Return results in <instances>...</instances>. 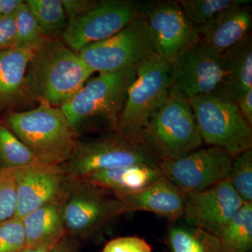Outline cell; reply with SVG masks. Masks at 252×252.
Masks as SVG:
<instances>
[{
  "instance_id": "cell-1",
  "label": "cell",
  "mask_w": 252,
  "mask_h": 252,
  "mask_svg": "<svg viewBox=\"0 0 252 252\" xmlns=\"http://www.w3.org/2000/svg\"><path fill=\"white\" fill-rule=\"evenodd\" d=\"M94 72L59 39H47L34 50L28 65L27 85L32 102L44 100L63 107L84 87Z\"/></svg>"
},
{
  "instance_id": "cell-2",
  "label": "cell",
  "mask_w": 252,
  "mask_h": 252,
  "mask_svg": "<svg viewBox=\"0 0 252 252\" xmlns=\"http://www.w3.org/2000/svg\"><path fill=\"white\" fill-rule=\"evenodd\" d=\"M1 122L45 166L65 163L80 137L62 109L44 100L39 101L37 107L31 110L5 113Z\"/></svg>"
},
{
  "instance_id": "cell-3",
  "label": "cell",
  "mask_w": 252,
  "mask_h": 252,
  "mask_svg": "<svg viewBox=\"0 0 252 252\" xmlns=\"http://www.w3.org/2000/svg\"><path fill=\"white\" fill-rule=\"evenodd\" d=\"M136 77V66L99 73L61 107L79 137L98 129L116 130L129 89Z\"/></svg>"
},
{
  "instance_id": "cell-4",
  "label": "cell",
  "mask_w": 252,
  "mask_h": 252,
  "mask_svg": "<svg viewBox=\"0 0 252 252\" xmlns=\"http://www.w3.org/2000/svg\"><path fill=\"white\" fill-rule=\"evenodd\" d=\"M160 162L143 142L112 131L99 138L79 139L72 157L59 167L69 180H79L102 170Z\"/></svg>"
},
{
  "instance_id": "cell-5",
  "label": "cell",
  "mask_w": 252,
  "mask_h": 252,
  "mask_svg": "<svg viewBox=\"0 0 252 252\" xmlns=\"http://www.w3.org/2000/svg\"><path fill=\"white\" fill-rule=\"evenodd\" d=\"M170 84V64L158 55L139 64L115 132L144 143V129L168 99Z\"/></svg>"
},
{
  "instance_id": "cell-6",
  "label": "cell",
  "mask_w": 252,
  "mask_h": 252,
  "mask_svg": "<svg viewBox=\"0 0 252 252\" xmlns=\"http://www.w3.org/2000/svg\"><path fill=\"white\" fill-rule=\"evenodd\" d=\"M143 141L161 161L175 160L201 148L203 140L189 100L169 97L149 120Z\"/></svg>"
},
{
  "instance_id": "cell-7",
  "label": "cell",
  "mask_w": 252,
  "mask_h": 252,
  "mask_svg": "<svg viewBox=\"0 0 252 252\" xmlns=\"http://www.w3.org/2000/svg\"><path fill=\"white\" fill-rule=\"evenodd\" d=\"M199 133L209 147L223 149L235 158L252 149V127L236 103L209 94L189 99Z\"/></svg>"
},
{
  "instance_id": "cell-8",
  "label": "cell",
  "mask_w": 252,
  "mask_h": 252,
  "mask_svg": "<svg viewBox=\"0 0 252 252\" xmlns=\"http://www.w3.org/2000/svg\"><path fill=\"white\" fill-rule=\"evenodd\" d=\"M124 214L115 193L87 181L69 179L63 207L66 235L85 240Z\"/></svg>"
},
{
  "instance_id": "cell-9",
  "label": "cell",
  "mask_w": 252,
  "mask_h": 252,
  "mask_svg": "<svg viewBox=\"0 0 252 252\" xmlns=\"http://www.w3.org/2000/svg\"><path fill=\"white\" fill-rule=\"evenodd\" d=\"M78 54L94 72L103 73L137 67L157 54L148 26L139 13L117 34L86 46Z\"/></svg>"
},
{
  "instance_id": "cell-10",
  "label": "cell",
  "mask_w": 252,
  "mask_h": 252,
  "mask_svg": "<svg viewBox=\"0 0 252 252\" xmlns=\"http://www.w3.org/2000/svg\"><path fill=\"white\" fill-rule=\"evenodd\" d=\"M139 15V2L132 0L95 1L90 9L69 20L61 40L76 54L86 46L109 39Z\"/></svg>"
},
{
  "instance_id": "cell-11",
  "label": "cell",
  "mask_w": 252,
  "mask_h": 252,
  "mask_svg": "<svg viewBox=\"0 0 252 252\" xmlns=\"http://www.w3.org/2000/svg\"><path fill=\"white\" fill-rule=\"evenodd\" d=\"M139 13L152 34L156 54L169 64L199 41L197 28L186 17L178 1L139 3Z\"/></svg>"
},
{
  "instance_id": "cell-12",
  "label": "cell",
  "mask_w": 252,
  "mask_h": 252,
  "mask_svg": "<svg viewBox=\"0 0 252 252\" xmlns=\"http://www.w3.org/2000/svg\"><path fill=\"white\" fill-rule=\"evenodd\" d=\"M225 76L220 56L198 42L170 63L169 97L189 100L212 94Z\"/></svg>"
},
{
  "instance_id": "cell-13",
  "label": "cell",
  "mask_w": 252,
  "mask_h": 252,
  "mask_svg": "<svg viewBox=\"0 0 252 252\" xmlns=\"http://www.w3.org/2000/svg\"><path fill=\"white\" fill-rule=\"evenodd\" d=\"M233 160L223 149L209 147L175 160H162L160 168L182 191L195 193L228 180Z\"/></svg>"
},
{
  "instance_id": "cell-14",
  "label": "cell",
  "mask_w": 252,
  "mask_h": 252,
  "mask_svg": "<svg viewBox=\"0 0 252 252\" xmlns=\"http://www.w3.org/2000/svg\"><path fill=\"white\" fill-rule=\"evenodd\" d=\"M244 203L226 180L201 191L186 193L182 219L187 225L219 237Z\"/></svg>"
},
{
  "instance_id": "cell-15",
  "label": "cell",
  "mask_w": 252,
  "mask_h": 252,
  "mask_svg": "<svg viewBox=\"0 0 252 252\" xmlns=\"http://www.w3.org/2000/svg\"><path fill=\"white\" fill-rule=\"evenodd\" d=\"M13 171L17 203L15 217L21 220L63 195L69 183V179L59 167L38 164Z\"/></svg>"
},
{
  "instance_id": "cell-16",
  "label": "cell",
  "mask_w": 252,
  "mask_h": 252,
  "mask_svg": "<svg viewBox=\"0 0 252 252\" xmlns=\"http://www.w3.org/2000/svg\"><path fill=\"white\" fill-rule=\"evenodd\" d=\"M117 195L126 213L152 212L172 222L183 218L186 193L164 176L138 191Z\"/></svg>"
},
{
  "instance_id": "cell-17",
  "label": "cell",
  "mask_w": 252,
  "mask_h": 252,
  "mask_svg": "<svg viewBox=\"0 0 252 252\" xmlns=\"http://www.w3.org/2000/svg\"><path fill=\"white\" fill-rule=\"evenodd\" d=\"M252 26L250 5L230 8L196 28L198 42L220 56L249 35Z\"/></svg>"
},
{
  "instance_id": "cell-18",
  "label": "cell",
  "mask_w": 252,
  "mask_h": 252,
  "mask_svg": "<svg viewBox=\"0 0 252 252\" xmlns=\"http://www.w3.org/2000/svg\"><path fill=\"white\" fill-rule=\"evenodd\" d=\"M34 51L18 48L0 51V114L31 102L26 74Z\"/></svg>"
},
{
  "instance_id": "cell-19",
  "label": "cell",
  "mask_w": 252,
  "mask_h": 252,
  "mask_svg": "<svg viewBox=\"0 0 252 252\" xmlns=\"http://www.w3.org/2000/svg\"><path fill=\"white\" fill-rule=\"evenodd\" d=\"M224 79L212 94L235 102L239 96L252 89V38L243 40L220 55Z\"/></svg>"
},
{
  "instance_id": "cell-20",
  "label": "cell",
  "mask_w": 252,
  "mask_h": 252,
  "mask_svg": "<svg viewBox=\"0 0 252 252\" xmlns=\"http://www.w3.org/2000/svg\"><path fill=\"white\" fill-rule=\"evenodd\" d=\"M162 177L160 165L136 164L94 172L79 180L122 195L138 191Z\"/></svg>"
},
{
  "instance_id": "cell-21",
  "label": "cell",
  "mask_w": 252,
  "mask_h": 252,
  "mask_svg": "<svg viewBox=\"0 0 252 252\" xmlns=\"http://www.w3.org/2000/svg\"><path fill=\"white\" fill-rule=\"evenodd\" d=\"M65 193L28 214L21 220L26 246L56 243L65 235L63 223Z\"/></svg>"
},
{
  "instance_id": "cell-22",
  "label": "cell",
  "mask_w": 252,
  "mask_h": 252,
  "mask_svg": "<svg viewBox=\"0 0 252 252\" xmlns=\"http://www.w3.org/2000/svg\"><path fill=\"white\" fill-rule=\"evenodd\" d=\"M167 243L172 252H230L219 237L188 225H172Z\"/></svg>"
},
{
  "instance_id": "cell-23",
  "label": "cell",
  "mask_w": 252,
  "mask_h": 252,
  "mask_svg": "<svg viewBox=\"0 0 252 252\" xmlns=\"http://www.w3.org/2000/svg\"><path fill=\"white\" fill-rule=\"evenodd\" d=\"M219 238L230 252H252V203L243 204L223 227Z\"/></svg>"
},
{
  "instance_id": "cell-24",
  "label": "cell",
  "mask_w": 252,
  "mask_h": 252,
  "mask_svg": "<svg viewBox=\"0 0 252 252\" xmlns=\"http://www.w3.org/2000/svg\"><path fill=\"white\" fill-rule=\"evenodd\" d=\"M43 34L49 39H59L67 25L62 0H27Z\"/></svg>"
},
{
  "instance_id": "cell-25",
  "label": "cell",
  "mask_w": 252,
  "mask_h": 252,
  "mask_svg": "<svg viewBox=\"0 0 252 252\" xmlns=\"http://www.w3.org/2000/svg\"><path fill=\"white\" fill-rule=\"evenodd\" d=\"M38 164L31 150L0 121V168L15 170Z\"/></svg>"
},
{
  "instance_id": "cell-26",
  "label": "cell",
  "mask_w": 252,
  "mask_h": 252,
  "mask_svg": "<svg viewBox=\"0 0 252 252\" xmlns=\"http://www.w3.org/2000/svg\"><path fill=\"white\" fill-rule=\"evenodd\" d=\"M184 14L195 28L205 24L224 10L251 4V0H179Z\"/></svg>"
},
{
  "instance_id": "cell-27",
  "label": "cell",
  "mask_w": 252,
  "mask_h": 252,
  "mask_svg": "<svg viewBox=\"0 0 252 252\" xmlns=\"http://www.w3.org/2000/svg\"><path fill=\"white\" fill-rule=\"evenodd\" d=\"M14 16L16 31V48L35 50L49 39L43 34L26 1L18 6Z\"/></svg>"
},
{
  "instance_id": "cell-28",
  "label": "cell",
  "mask_w": 252,
  "mask_h": 252,
  "mask_svg": "<svg viewBox=\"0 0 252 252\" xmlns=\"http://www.w3.org/2000/svg\"><path fill=\"white\" fill-rule=\"evenodd\" d=\"M228 180L244 203H252V149L233 158Z\"/></svg>"
},
{
  "instance_id": "cell-29",
  "label": "cell",
  "mask_w": 252,
  "mask_h": 252,
  "mask_svg": "<svg viewBox=\"0 0 252 252\" xmlns=\"http://www.w3.org/2000/svg\"><path fill=\"white\" fill-rule=\"evenodd\" d=\"M26 247L21 219L14 217L0 222V252H19Z\"/></svg>"
},
{
  "instance_id": "cell-30",
  "label": "cell",
  "mask_w": 252,
  "mask_h": 252,
  "mask_svg": "<svg viewBox=\"0 0 252 252\" xmlns=\"http://www.w3.org/2000/svg\"><path fill=\"white\" fill-rule=\"evenodd\" d=\"M16 205L14 171L0 168V222L15 217Z\"/></svg>"
},
{
  "instance_id": "cell-31",
  "label": "cell",
  "mask_w": 252,
  "mask_h": 252,
  "mask_svg": "<svg viewBox=\"0 0 252 252\" xmlns=\"http://www.w3.org/2000/svg\"><path fill=\"white\" fill-rule=\"evenodd\" d=\"M102 252H152V248L143 238L119 237L106 244Z\"/></svg>"
},
{
  "instance_id": "cell-32",
  "label": "cell",
  "mask_w": 252,
  "mask_h": 252,
  "mask_svg": "<svg viewBox=\"0 0 252 252\" xmlns=\"http://www.w3.org/2000/svg\"><path fill=\"white\" fill-rule=\"evenodd\" d=\"M16 47V25L13 14L0 19V51Z\"/></svg>"
},
{
  "instance_id": "cell-33",
  "label": "cell",
  "mask_w": 252,
  "mask_h": 252,
  "mask_svg": "<svg viewBox=\"0 0 252 252\" xmlns=\"http://www.w3.org/2000/svg\"><path fill=\"white\" fill-rule=\"evenodd\" d=\"M67 20L80 16L94 4V0H62Z\"/></svg>"
},
{
  "instance_id": "cell-34",
  "label": "cell",
  "mask_w": 252,
  "mask_h": 252,
  "mask_svg": "<svg viewBox=\"0 0 252 252\" xmlns=\"http://www.w3.org/2000/svg\"><path fill=\"white\" fill-rule=\"evenodd\" d=\"M235 103L242 115L252 126V89L239 96Z\"/></svg>"
},
{
  "instance_id": "cell-35",
  "label": "cell",
  "mask_w": 252,
  "mask_h": 252,
  "mask_svg": "<svg viewBox=\"0 0 252 252\" xmlns=\"http://www.w3.org/2000/svg\"><path fill=\"white\" fill-rule=\"evenodd\" d=\"M49 252H79V241L68 235H63Z\"/></svg>"
},
{
  "instance_id": "cell-36",
  "label": "cell",
  "mask_w": 252,
  "mask_h": 252,
  "mask_svg": "<svg viewBox=\"0 0 252 252\" xmlns=\"http://www.w3.org/2000/svg\"><path fill=\"white\" fill-rule=\"evenodd\" d=\"M23 1V0H0V19L14 14Z\"/></svg>"
},
{
  "instance_id": "cell-37",
  "label": "cell",
  "mask_w": 252,
  "mask_h": 252,
  "mask_svg": "<svg viewBox=\"0 0 252 252\" xmlns=\"http://www.w3.org/2000/svg\"><path fill=\"white\" fill-rule=\"evenodd\" d=\"M56 243L57 242L54 243L45 244V245H37V246L26 247L19 252H49Z\"/></svg>"
}]
</instances>
